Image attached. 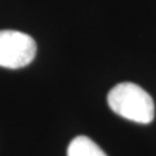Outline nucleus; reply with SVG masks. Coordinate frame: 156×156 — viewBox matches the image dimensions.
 Masks as SVG:
<instances>
[{
    "label": "nucleus",
    "instance_id": "1",
    "mask_svg": "<svg viewBox=\"0 0 156 156\" xmlns=\"http://www.w3.org/2000/svg\"><path fill=\"white\" fill-rule=\"evenodd\" d=\"M108 103L120 117L139 124H149L155 116L154 101L138 84L123 82L115 86L108 95Z\"/></svg>",
    "mask_w": 156,
    "mask_h": 156
},
{
    "label": "nucleus",
    "instance_id": "3",
    "mask_svg": "<svg viewBox=\"0 0 156 156\" xmlns=\"http://www.w3.org/2000/svg\"><path fill=\"white\" fill-rule=\"evenodd\" d=\"M67 156H106L94 141L87 136H76L68 146Z\"/></svg>",
    "mask_w": 156,
    "mask_h": 156
},
{
    "label": "nucleus",
    "instance_id": "2",
    "mask_svg": "<svg viewBox=\"0 0 156 156\" xmlns=\"http://www.w3.org/2000/svg\"><path fill=\"white\" fill-rule=\"evenodd\" d=\"M36 42L17 30H0V67L17 69L29 65L36 56Z\"/></svg>",
    "mask_w": 156,
    "mask_h": 156
}]
</instances>
